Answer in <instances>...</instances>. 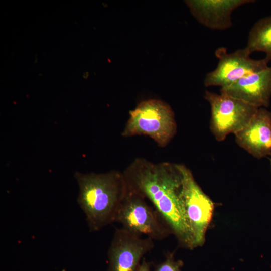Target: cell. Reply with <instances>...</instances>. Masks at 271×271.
I'll return each instance as SVG.
<instances>
[{
    "mask_svg": "<svg viewBox=\"0 0 271 271\" xmlns=\"http://www.w3.org/2000/svg\"><path fill=\"white\" fill-rule=\"evenodd\" d=\"M129 186L149 199L182 244L194 248L181 195L180 164L135 159L123 171Z\"/></svg>",
    "mask_w": 271,
    "mask_h": 271,
    "instance_id": "cell-1",
    "label": "cell"
},
{
    "mask_svg": "<svg viewBox=\"0 0 271 271\" xmlns=\"http://www.w3.org/2000/svg\"><path fill=\"white\" fill-rule=\"evenodd\" d=\"M74 177L79 187L77 202L85 215L90 231H99L115 222L128 190L123 172H77Z\"/></svg>",
    "mask_w": 271,
    "mask_h": 271,
    "instance_id": "cell-2",
    "label": "cell"
},
{
    "mask_svg": "<svg viewBox=\"0 0 271 271\" xmlns=\"http://www.w3.org/2000/svg\"><path fill=\"white\" fill-rule=\"evenodd\" d=\"M177 123L171 107L158 99L140 102L129 111V117L122 130L123 137L146 136L160 147H166L175 136Z\"/></svg>",
    "mask_w": 271,
    "mask_h": 271,
    "instance_id": "cell-3",
    "label": "cell"
},
{
    "mask_svg": "<svg viewBox=\"0 0 271 271\" xmlns=\"http://www.w3.org/2000/svg\"><path fill=\"white\" fill-rule=\"evenodd\" d=\"M146 199L128 185L127 192L119 208L115 222L138 235L144 234L153 240H163L172 232Z\"/></svg>",
    "mask_w": 271,
    "mask_h": 271,
    "instance_id": "cell-4",
    "label": "cell"
},
{
    "mask_svg": "<svg viewBox=\"0 0 271 271\" xmlns=\"http://www.w3.org/2000/svg\"><path fill=\"white\" fill-rule=\"evenodd\" d=\"M205 99L211 108L210 129L216 140L245 127L259 108L226 94L206 91Z\"/></svg>",
    "mask_w": 271,
    "mask_h": 271,
    "instance_id": "cell-5",
    "label": "cell"
},
{
    "mask_svg": "<svg viewBox=\"0 0 271 271\" xmlns=\"http://www.w3.org/2000/svg\"><path fill=\"white\" fill-rule=\"evenodd\" d=\"M182 174L181 195L190 228L194 248L201 246L211 220L214 205L195 181L192 173L180 164Z\"/></svg>",
    "mask_w": 271,
    "mask_h": 271,
    "instance_id": "cell-6",
    "label": "cell"
},
{
    "mask_svg": "<svg viewBox=\"0 0 271 271\" xmlns=\"http://www.w3.org/2000/svg\"><path fill=\"white\" fill-rule=\"evenodd\" d=\"M246 48L228 53L225 47L216 50L215 55L218 59L217 67L208 73L204 79L206 87L229 86L241 78L260 71L268 67L271 59L265 58L255 60L250 57Z\"/></svg>",
    "mask_w": 271,
    "mask_h": 271,
    "instance_id": "cell-7",
    "label": "cell"
},
{
    "mask_svg": "<svg viewBox=\"0 0 271 271\" xmlns=\"http://www.w3.org/2000/svg\"><path fill=\"white\" fill-rule=\"evenodd\" d=\"M154 247L152 239L116 228L108 251L107 271H137L141 259Z\"/></svg>",
    "mask_w": 271,
    "mask_h": 271,
    "instance_id": "cell-8",
    "label": "cell"
},
{
    "mask_svg": "<svg viewBox=\"0 0 271 271\" xmlns=\"http://www.w3.org/2000/svg\"><path fill=\"white\" fill-rule=\"evenodd\" d=\"M220 93L258 108L268 107L271 97V66L244 77L229 86L221 88Z\"/></svg>",
    "mask_w": 271,
    "mask_h": 271,
    "instance_id": "cell-9",
    "label": "cell"
},
{
    "mask_svg": "<svg viewBox=\"0 0 271 271\" xmlns=\"http://www.w3.org/2000/svg\"><path fill=\"white\" fill-rule=\"evenodd\" d=\"M193 16L209 29L225 30L232 25V13L238 7L253 0H195L186 1Z\"/></svg>",
    "mask_w": 271,
    "mask_h": 271,
    "instance_id": "cell-10",
    "label": "cell"
},
{
    "mask_svg": "<svg viewBox=\"0 0 271 271\" xmlns=\"http://www.w3.org/2000/svg\"><path fill=\"white\" fill-rule=\"evenodd\" d=\"M237 144L255 158L271 154V112L259 108L248 124L235 134Z\"/></svg>",
    "mask_w": 271,
    "mask_h": 271,
    "instance_id": "cell-11",
    "label": "cell"
},
{
    "mask_svg": "<svg viewBox=\"0 0 271 271\" xmlns=\"http://www.w3.org/2000/svg\"><path fill=\"white\" fill-rule=\"evenodd\" d=\"M245 48L250 54L263 52L271 59V16L259 19L253 25Z\"/></svg>",
    "mask_w": 271,
    "mask_h": 271,
    "instance_id": "cell-12",
    "label": "cell"
},
{
    "mask_svg": "<svg viewBox=\"0 0 271 271\" xmlns=\"http://www.w3.org/2000/svg\"><path fill=\"white\" fill-rule=\"evenodd\" d=\"M182 265L181 260H175L173 254L168 253L165 260L158 265L155 271H182Z\"/></svg>",
    "mask_w": 271,
    "mask_h": 271,
    "instance_id": "cell-13",
    "label": "cell"
},
{
    "mask_svg": "<svg viewBox=\"0 0 271 271\" xmlns=\"http://www.w3.org/2000/svg\"><path fill=\"white\" fill-rule=\"evenodd\" d=\"M137 271H150V263L146 261L145 259L139 266Z\"/></svg>",
    "mask_w": 271,
    "mask_h": 271,
    "instance_id": "cell-14",
    "label": "cell"
},
{
    "mask_svg": "<svg viewBox=\"0 0 271 271\" xmlns=\"http://www.w3.org/2000/svg\"><path fill=\"white\" fill-rule=\"evenodd\" d=\"M270 165H271V158H270Z\"/></svg>",
    "mask_w": 271,
    "mask_h": 271,
    "instance_id": "cell-15",
    "label": "cell"
}]
</instances>
